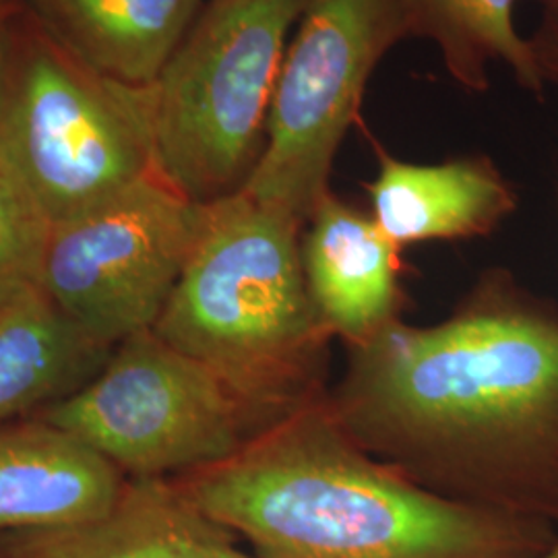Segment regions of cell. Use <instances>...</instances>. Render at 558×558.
Instances as JSON below:
<instances>
[{"mask_svg":"<svg viewBox=\"0 0 558 558\" xmlns=\"http://www.w3.org/2000/svg\"><path fill=\"white\" fill-rule=\"evenodd\" d=\"M325 401L422 488L558 527V313L507 274L439 325L396 319L348 345Z\"/></svg>","mask_w":558,"mask_h":558,"instance_id":"obj_1","label":"cell"},{"mask_svg":"<svg viewBox=\"0 0 558 558\" xmlns=\"http://www.w3.org/2000/svg\"><path fill=\"white\" fill-rule=\"evenodd\" d=\"M257 558H539L542 519L445 499L368 456L317 396L236 456L174 478Z\"/></svg>","mask_w":558,"mask_h":558,"instance_id":"obj_2","label":"cell"},{"mask_svg":"<svg viewBox=\"0 0 558 558\" xmlns=\"http://www.w3.org/2000/svg\"><path fill=\"white\" fill-rule=\"evenodd\" d=\"M304 226L246 193L207 220L156 336L279 418L317 398L325 339L302 269Z\"/></svg>","mask_w":558,"mask_h":558,"instance_id":"obj_3","label":"cell"},{"mask_svg":"<svg viewBox=\"0 0 558 558\" xmlns=\"http://www.w3.org/2000/svg\"><path fill=\"white\" fill-rule=\"evenodd\" d=\"M304 0H209L149 85L154 168L191 201L242 191Z\"/></svg>","mask_w":558,"mask_h":558,"instance_id":"obj_4","label":"cell"},{"mask_svg":"<svg viewBox=\"0 0 558 558\" xmlns=\"http://www.w3.org/2000/svg\"><path fill=\"white\" fill-rule=\"evenodd\" d=\"M0 156L52 226L73 220L156 172L149 85L52 41L0 38Z\"/></svg>","mask_w":558,"mask_h":558,"instance_id":"obj_5","label":"cell"},{"mask_svg":"<svg viewBox=\"0 0 558 558\" xmlns=\"http://www.w3.org/2000/svg\"><path fill=\"white\" fill-rule=\"evenodd\" d=\"M34 416L75 435L126 478L211 468L278 420L154 329L124 339L94 379Z\"/></svg>","mask_w":558,"mask_h":558,"instance_id":"obj_6","label":"cell"},{"mask_svg":"<svg viewBox=\"0 0 558 558\" xmlns=\"http://www.w3.org/2000/svg\"><path fill=\"white\" fill-rule=\"evenodd\" d=\"M403 36L399 0H304L279 66L265 147L242 193L306 226L331 193L336 154L377 62Z\"/></svg>","mask_w":558,"mask_h":558,"instance_id":"obj_7","label":"cell"},{"mask_svg":"<svg viewBox=\"0 0 558 558\" xmlns=\"http://www.w3.org/2000/svg\"><path fill=\"white\" fill-rule=\"evenodd\" d=\"M205 220L207 205L184 197L154 172L52 226L41 290L83 333L114 350L154 329Z\"/></svg>","mask_w":558,"mask_h":558,"instance_id":"obj_8","label":"cell"},{"mask_svg":"<svg viewBox=\"0 0 558 558\" xmlns=\"http://www.w3.org/2000/svg\"><path fill=\"white\" fill-rule=\"evenodd\" d=\"M0 558H257L174 478H129L112 509L83 523L0 536Z\"/></svg>","mask_w":558,"mask_h":558,"instance_id":"obj_9","label":"cell"},{"mask_svg":"<svg viewBox=\"0 0 558 558\" xmlns=\"http://www.w3.org/2000/svg\"><path fill=\"white\" fill-rule=\"evenodd\" d=\"M306 223L302 269L325 333L356 345L398 319L399 248L373 216L327 193Z\"/></svg>","mask_w":558,"mask_h":558,"instance_id":"obj_10","label":"cell"},{"mask_svg":"<svg viewBox=\"0 0 558 558\" xmlns=\"http://www.w3.org/2000/svg\"><path fill=\"white\" fill-rule=\"evenodd\" d=\"M126 476L46 420L0 426V536L83 523L119 500Z\"/></svg>","mask_w":558,"mask_h":558,"instance_id":"obj_11","label":"cell"},{"mask_svg":"<svg viewBox=\"0 0 558 558\" xmlns=\"http://www.w3.org/2000/svg\"><path fill=\"white\" fill-rule=\"evenodd\" d=\"M366 191L373 220L399 251L428 240L486 236L518 207L511 184L482 158L410 163L383 156Z\"/></svg>","mask_w":558,"mask_h":558,"instance_id":"obj_12","label":"cell"},{"mask_svg":"<svg viewBox=\"0 0 558 558\" xmlns=\"http://www.w3.org/2000/svg\"><path fill=\"white\" fill-rule=\"evenodd\" d=\"M112 352L66 319L41 286L0 302V426L69 398Z\"/></svg>","mask_w":558,"mask_h":558,"instance_id":"obj_13","label":"cell"},{"mask_svg":"<svg viewBox=\"0 0 558 558\" xmlns=\"http://www.w3.org/2000/svg\"><path fill=\"white\" fill-rule=\"evenodd\" d=\"M85 64L131 87L158 80L199 17L201 0H44Z\"/></svg>","mask_w":558,"mask_h":558,"instance_id":"obj_14","label":"cell"},{"mask_svg":"<svg viewBox=\"0 0 558 558\" xmlns=\"http://www.w3.org/2000/svg\"><path fill=\"white\" fill-rule=\"evenodd\" d=\"M408 34L439 46L447 71L470 89H486L488 66L502 62L530 92H542L536 46L518 34V0H399Z\"/></svg>","mask_w":558,"mask_h":558,"instance_id":"obj_15","label":"cell"},{"mask_svg":"<svg viewBox=\"0 0 558 558\" xmlns=\"http://www.w3.org/2000/svg\"><path fill=\"white\" fill-rule=\"evenodd\" d=\"M52 223L0 156V302L40 286Z\"/></svg>","mask_w":558,"mask_h":558,"instance_id":"obj_16","label":"cell"},{"mask_svg":"<svg viewBox=\"0 0 558 558\" xmlns=\"http://www.w3.org/2000/svg\"><path fill=\"white\" fill-rule=\"evenodd\" d=\"M536 46V44H534ZM542 69H546V64L558 73V27H553L550 34H546L544 41L536 46Z\"/></svg>","mask_w":558,"mask_h":558,"instance_id":"obj_17","label":"cell"},{"mask_svg":"<svg viewBox=\"0 0 558 558\" xmlns=\"http://www.w3.org/2000/svg\"><path fill=\"white\" fill-rule=\"evenodd\" d=\"M539 558H558V539L555 542V546H553L546 555H542Z\"/></svg>","mask_w":558,"mask_h":558,"instance_id":"obj_18","label":"cell"},{"mask_svg":"<svg viewBox=\"0 0 558 558\" xmlns=\"http://www.w3.org/2000/svg\"><path fill=\"white\" fill-rule=\"evenodd\" d=\"M544 2H548V4H553V7H557L558 9V0H544Z\"/></svg>","mask_w":558,"mask_h":558,"instance_id":"obj_19","label":"cell"}]
</instances>
